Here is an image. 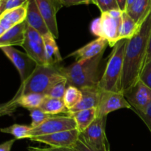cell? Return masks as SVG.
Returning a JSON list of instances; mask_svg holds the SVG:
<instances>
[{"label":"cell","mask_w":151,"mask_h":151,"mask_svg":"<svg viewBox=\"0 0 151 151\" xmlns=\"http://www.w3.org/2000/svg\"><path fill=\"white\" fill-rule=\"evenodd\" d=\"M151 33V12L139 26L135 35L128 39L124 56L121 92L132 86L139 79L147 57Z\"/></svg>","instance_id":"cell-1"},{"label":"cell","mask_w":151,"mask_h":151,"mask_svg":"<svg viewBox=\"0 0 151 151\" xmlns=\"http://www.w3.org/2000/svg\"><path fill=\"white\" fill-rule=\"evenodd\" d=\"M103 53L104 52L91 59L75 61L68 66H62L61 72L67 81V86H73L80 89L98 86Z\"/></svg>","instance_id":"cell-2"},{"label":"cell","mask_w":151,"mask_h":151,"mask_svg":"<svg viewBox=\"0 0 151 151\" xmlns=\"http://www.w3.org/2000/svg\"><path fill=\"white\" fill-rule=\"evenodd\" d=\"M58 65H37L32 73L21 83L13 98L16 99L28 94H44L56 83L66 79Z\"/></svg>","instance_id":"cell-3"},{"label":"cell","mask_w":151,"mask_h":151,"mask_svg":"<svg viewBox=\"0 0 151 151\" xmlns=\"http://www.w3.org/2000/svg\"><path fill=\"white\" fill-rule=\"evenodd\" d=\"M128 41V39L119 40L114 46L106 69L99 82L98 86L102 91L121 92L124 56Z\"/></svg>","instance_id":"cell-4"},{"label":"cell","mask_w":151,"mask_h":151,"mask_svg":"<svg viewBox=\"0 0 151 151\" xmlns=\"http://www.w3.org/2000/svg\"><path fill=\"white\" fill-rule=\"evenodd\" d=\"M122 13L120 10H116L101 13L100 17L91 22V32L98 38H105L109 45L114 47L119 41Z\"/></svg>","instance_id":"cell-5"},{"label":"cell","mask_w":151,"mask_h":151,"mask_svg":"<svg viewBox=\"0 0 151 151\" xmlns=\"http://www.w3.org/2000/svg\"><path fill=\"white\" fill-rule=\"evenodd\" d=\"M107 117H97L83 132L80 133V139L94 151H110L106 134Z\"/></svg>","instance_id":"cell-6"},{"label":"cell","mask_w":151,"mask_h":151,"mask_svg":"<svg viewBox=\"0 0 151 151\" xmlns=\"http://www.w3.org/2000/svg\"><path fill=\"white\" fill-rule=\"evenodd\" d=\"M77 124L70 116H52L36 128H32L28 134L27 139L40 136L50 135L60 131L76 129Z\"/></svg>","instance_id":"cell-7"},{"label":"cell","mask_w":151,"mask_h":151,"mask_svg":"<svg viewBox=\"0 0 151 151\" xmlns=\"http://www.w3.org/2000/svg\"><path fill=\"white\" fill-rule=\"evenodd\" d=\"M122 94L134 111H144L151 103V89L139 79Z\"/></svg>","instance_id":"cell-8"},{"label":"cell","mask_w":151,"mask_h":151,"mask_svg":"<svg viewBox=\"0 0 151 151\" xmlns=\"http://www.w3.org/2000/svg\"><path fill=\"white\" fill-rule=\"evenodd\" d=\"M0 48L17 69L21 81H24L37 66L35 61L26 52H22L13 47H1Z\"/></svg>","instance_id":"cell-9"},{"label":"cell","mask_w":151,"mask_h":151,"mask_svg":"<svg viewBox=\"0 0 151 151\" xmlns=\"http://www.w3.org/2000/svg\"><path fill=\"white\" fill-rule=\"evenodd\" d=\"M46 96L42 94H28L18 98H12L0 106V115L1 116H11L19 108H24L29 111L40 108Z\"/></svg>","instance_id":"cell-10"},{"label":"cell","mask_w":151,"mask_h":151,"mask_svg":"<svg viewBox=\"0 0 151 151\" xmlns=\"http://www.w3.org/2000/svg\"><path fill=\"white\" fill-rule=\"evenodd\" d=\"M122 109H132L122 93L102 91L97 109V117H107L109 114Z\"/></svg>","instance_id":"cell-11"},{"label":"cell","mask_w":151,"mask_h":151,"mask_svg":"<svg viewBox=\"0 0 151 151\" xmlns=\"http://www.w3.org/2000/svg\"><path fill=\"white\" fill-rule=\"evenodd\" d=\"M80 137V131L78 129L60 131L50 135L40 136L29 139L32 142L43 143L50 147H69L72 148Z\"/></svg>","instance_id":"cell-12"},{"label":"cell","mask_w":151,"mask_h":151,"mask_svg":"<svg viewBox=\"0 0 151 151\" xmlns=\"http://www.w3.org/2000/svg\"><path fill=\"white\" fill-rule=\"evenodd\" d=\"M46 24L55 38H59L56 14L63 4L60 0H35Z\"/></svg>","instance_id":"cell-13"},{"label":"cell","mask_w":151,"mask_h":151,"mask_svg":"<svg viewBox=\"0 0 151 151\" xmlns=\"http://www.w3.org/2000/svg\"><path fill=\"white\" fill-rule=\"evenodd\" d=\"M108 45L109 43L105 38H97L76 51L70 53L67 57L75 58V61L91 59L105 52Z\"/></svg>","instance_id":"cell-14"},{"label":"cell","mask_w":151,"mask_h":151,"mask_svg":"<svg viewBox=\"0 0 151 151\" xmlns=\"http://www.w3.org/2000/svg\"><path fill=\"white\" fill-rule=\"evenodd\" d=\"M28 1L24 5L7 10L0 15V35L26 20Z\"/></svg>","instance_id":"cell-15"},{"label":"cell","mask_w":151,"mask_h":151,"mask_svg":"<svg viewBox=\"0 0 151 151\" xmlns=\"http://www.w3.org/2000/svg\"><path fill=\"white\" fill-rule=\"evenodd\" d=\"M27 26V23L25 20L0 35V47L14 46L22 47L26 38Z\"/></svg>","instance_id":"cell-16"},{"label":"cell","mask_w":151,"mask_h":151,"mask_svg":"<svg viewBox=\"0 0 151 151\" xmlns=\"http://www.w3.org/2000/svg\"><path fill=\"white\" fill-rule=\"evenodd\" d=\"M26 22L29 26L38 30L43 37L52 35L38 9L35 0H28Z\"/></svg>","instance_id":"cell-17"},{"label":"cell","mask_w":151,"mask_h":151,"mask_svg":"<svg viewBox=\"0 0 151 151\" xmlns=\"http://www.w3.org/2000/svg\"><path fill=\"white\" fill-rule=\"evenodd\" d=\"M81 90L82 92V99L81 102L73 109L69 110V113H74L79 111L93 109V108L97 109L98 107L102 94V91L99 86L88 87V88H81Z\"/></svg>","instance_id":"cell-18"},{"label":"cell","mask_w":151,"mask_h":151,"mask_svg":"<svg viewBox=\"0 0 151 151\" xmlns=\"http://www.w3.org/2000/svg\"><path fill=\"white\" fill-rule=\"evenodd\" d=\"M125 12L140 26L151 12V0H136Z\"/></svg>","instance_id":"cell-19"},{"label":"cell","mask_w":151,"mask_h":151,"mask_svg":"<svg viewBox=\"0 0 151 151\" xmlns=\"http://www.w3.org/2000/svg\"><path fill=\"white\" fill-rule=\"evenodd\" d=\"M67 116H72L75 119L77 124V129L81 133L83 132L97 119V109L96 108L86 109L74 113H69Z\"/></svg>","instance_id":"cell-20"},{"label":"cell","mask_w":151,"mask_h":151,"mask_svg":"<svg viewBox=\"0 0 151 151\" xmlns=\"http://www.w3.org/2000/svg\"><path fill=\"white\" fill-rule=\"evenodd\" d=\"M22 47L37 65H47L44 44H38L25 38Z\"/></svg>","instance_id":"cell-21"},{"label":"cell","mask_w":151,"mask_h":151,"mask_svg":"<svg viewBox=\"0 0 151 151\" xmlns=\"http://www.w3.org/2000/svg\"><path fill=\"white\" fill-rule=\"evenodd\" d=\"M44 49H45L46 59L47 65H58L62 61L58 47L55 41V38L52 35L44 36Z\"/></svg>","instance_id":"cell-22"},{"label":"cell","mask_w":151,"mask_h":151,"mask_svg":"<svg viewBox=\"0 0 151 151\" xmlns=\"http://www.w3.org/2000/svg\"><path fill=\"white\" fill-rule=\"evenodd\" d=\"M40 109L46 113L53 116L60 114H68L69 112V110L65 106L63 100L47 97H45L42 104L40 106Z\"/></svg>","instance_id":"cell-23"},{"label":"cell","mask_w":151,"mask_h":151,"mask_svg":"<svg viewBox=\"0 0 151 151\" xmlns=\"http://www.w3.org/2000/svg\"><path fill=\"white\" fill-rule=\"evenodd\" d=\"M139 26L125 11L122 13L119 40L131 39L138 31Z\"/></svg>","instance_id":"cell-24"},{"label":"cell","mask_w":151,"mask_h":151,"mask_svg":"<svg viewBox=\"0 0 151 151\" xmlns=\"http://www.w3.org/2000/svg\"><path fill=\"white\" fill-rule=\"evenodd\" d=\"M81 99H82L81 90L73 86H68L63 99L66 108L69 110H71L81 102Z\"/></svg>","instance_id":"cell-25"},{"label":"cell","mask_w":151,"mask_h":151,"mask_svg":"<svg viewBox=\"0 0 151 151\" xmlns=\"http://www.w3.org/2000/svg\"><path fill=\"white\" fill-rule=\"evenodd\" d=\"M32 128L31 125L13 124L7 128H1V132L11 134L16 139H27L28 134Z\"/></svg>","instance_id":"cell-26"},{"label":"cell","mask_w":151,"mask_h":151,"mask_svg":"<svg viewBox=\"0 0 151 151\" xmlns=\"http://www.w3.org/2000/svg\"><path fill=\"white\" fill-rule=\"evenodd\" d=\"M67 86V81H66V79H64L63 81H60L59 82L56 83L53 86H52L47 90V92L44 94V95L47 97L63 100Z\"/></svg>","instance_id":"cell-27"},{"label":"cell","mask_w":151,"mask_h":151,"mask_svg":"<svg viewBox=\"0 0 151 151\" xmlns=\"http://www.w3.org/2000/svg\"><path fill=\"white\" fill-rule=\"evenodd\" d=\"M29 111H30L29 115H30L31 119H32L30 125L32 128H36V127L39 126L43 122H44L46 120H47L53 116V115H50L44 112L40 108L32 109Z\"/></svg>","instance_id":"cell-28"},{"label":"cell","mask_w":151,"mask_h":151,"mask_svg":"<svg viewBox=\"0 0 151 151\" xmlns=\"http://www.w3.org/2000/svg\"><path fill=\"white\" fill-rule=\"evenodd\" d=\"M91 3L98 7L101 13L111 10H120L116 0H91Z\"/></svg>","instance_id":"cell-29"},{"label":"cell","mask_w":151,"mask_h":151,"mask_svg":"<svg viewBox=\"0 0 151 151\" xmlns=\"http://www.w3.org/2000/svg\"><path fill=\"white\" fill-rule=\"evenodd\" d=\"M28 0H0V15L7 10L21 7Z\"/></svg>","instance_id":"cell-30"},{"label":"cell","mask_w":151,"mask_h":151,"mask_svg":"<svg viewBox=\"0 0 151 151\" xmlns=\"http://www.w3.org/2000/svg\"><path fill=\"white\" fill-rule=\"evenodd\" d=\"M139 80L151 89V60L145 63L140 73Z\"/></svg>","instance_id":"cell-31"},{"label":"cell","mask_w":151,"mask_h":151,"mask_svg":"<svg viewBox=\"0 0 151 151\" xmlns=\"http://www.w3.org/2000/svg\"><path fill=\"white\" fill-rule=\"evenodd\" d=\"M26 38L38 44H44V37L42 36V35L38 30L29 26L28 24L26 29Z\"/></svg>","instance_id":"cell-32"},{"label":"cell","mask_w":151,"mask_h":151,"mask_svg":"<svg viewBox=\"0 0 151 151\" xmlns=\"http://www.w3.org/2000/svg\"><path fill=\"white\" fill-rule=\"evenodd\" d=\"M145 123L151 133V103L144 111H134Z\"/></svg>","instance_id":"cell-33"},{"label":"cell","mask_w":151,"mask_h":151,"mask_svg":"<svg viewBox=\"0 0 151 151\" xmlns=\"http://www.w3.org/2000/svg\"><path fill=\"white\" fill-rule=\"evenodd\" d=\"M27 151H74V150L69 147H38L29 146L28 147Z\"/></svg>","instance_id":"cell-34"},{"label":"cell","mask_w":151,"mask_h":151,"mask_svg":"<svg viewBox=\"0 0 151 151\" xmlns=\"http://www.w3.org/2000/svg\"><path fill=\"white\" fill-rule=\"evenodd\" d=\"M63 6L71 7V6L79 5V4H88L91 3V0H60Z\"/></svg>","instance_id":"cell-35"},{"label":"cell","mask_w":151,"mask_h":151,"mask_svg":"<svg viewBox=\"0 0 151 151\" xmlns=\"http://www.w3.org/2000/svg\"><path fill=\"white\" fill-rule=\"evenodd\" d=\"M74 151H94L91 148H90L87 145H86L81 139H78L77 142L72 147Z\"/></svg>","instance_id":"cell-36"},{"label":"cell","mask_w":151,"mask_h":151,"mask_svg":"<svg viewBox=\"0 0 151 151\" xmlns=\"http://www.w3.org/2000/svg\"><path fill=\"white\" fill-rule=\"evenodd\" d=\"M16 139H10L8 141H6L1 144L0 145V151H10L11 150L12 147H13V144H14Z\"/></svg>","instance_id":"cell-37"},{"label":"cell","mask_w":151,"mask_h":151,"mask_svg":"<svg viewBox=\"0 0 151 151\" xmlns=\"http://www.w3.org/2000/svg\"><path fill=\"white\" fill-rule=\"evenodd\" d=\"M127 1H128V0H116V2H117L118 5H119V9H120V10H122V12L126 10Z\"/></svg>","instance_id":"cell-38"},{"label":"cell","mask_w":151,"mask_h":151,"mask_svg":"<svg viewBox=\"0 0 151 151\" xmlns=\"http://www.w3.org/2000/svg\"><path fill=\"white\" fill-rule=\"evenodd\" d=\"M150 60H151V33L150 35V38H149L148 47H147V57H146L145 63Z\"/></svg>","instance_id":"cell-39"},{"label":"cell","mask_w":151,"mask_h":151,"mask_svg":"<svg viewBox=\"0 0 151 151\" xmlns=\"http://www.w3.org/2000/svg\"><path fill=\"white\" fill-rule=\"evenodd\" d=\"M136 0H128V1H127V7H126V10L127 8H128V7H130V6L131 5V4H133V3Z\"/></svg>","instance_id":"cell-40"}]
</instances>
